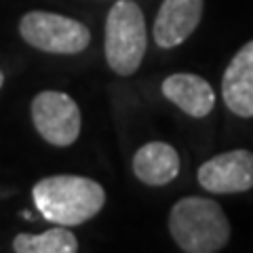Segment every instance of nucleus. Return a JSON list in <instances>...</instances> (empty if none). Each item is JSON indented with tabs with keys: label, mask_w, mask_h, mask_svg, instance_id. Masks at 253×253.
<instances>
[{
	"label": "nucleus",
	"mask_w": 253,
	"mask_h": 253,
	"mask_svg": "<svg viewBox=\"0 0 253 253\" xmlns=\"http://www.w3.org/2000/svg\"><path fill=\"white\" fill-rule=\"evenodd\" d=\"M32 199L44 219L57 226H81L104 209L106 190L91 177L51 175L32 188Z\"/></svg>",
	"instance_id": "nucleus-1"
},
{
	"label": "nucleus",
	"mask_w": 253,
	"mask_h": 253,
	"mask_svg": "<svg viewBox=\"0 0 253 253\" xmlns=\"http://www.w3.org/2000/svg\"><path fill=\"white\" fill-rule=\"evenodd\" d=\"M169 232L186 253H215L230 241V221L215 201L186 196L169 213Z\"/></svg>",
	"instance_id": "nucleus-2"
},
{
	"label": "nucleus",
	"mask_w": 253,
	"mask_h": 253,
	"mask_svg": "<svg viewBox=\"0 0 253 253\" xmlns=\"http://www.w3.org/2000/svg\"><path fill=\"white\" fill-rule=\"evenodd\" d=\"M148 46L146 19L139 4L118 0L106 19V61L118 76L135 74Z\"/></svg>",
	"instance_id": "nucleus-3"
},
{
	"label": "nucleus",
	"mask_w": 253,
	"mask_h": 253,
	"mask_svg": "<svg viewBox=\"0 0 253 253\" xmlns=\"http://www.w3.org/2000/svg\"><path fill=\"white\" fill-rule=\"evenodd\" d=\"M19 34L34 49L53 55L83 53L91 42V32L84 23L49 11L26 13L19 21Z\"/></svg>",
	"instance_id": "nucleus-4"
},
{
	"label": "nucleus",
	"mask_w": 253,
	"mask_h": 253,
	"mask_svg": "<svg viewBox=\"0 0 253 253\" xmlns=\"http://www.w3.org/2000/svg\"><path fill=\"white\" fill-rule=\"evenodd\" d=\"M36 131L51 146H72L81 135V110L68 93L42 91L32 101Z\"/></svg>",
	"instance_id": "nucleus-5"
},
{
	"label": "nucleus",
	"mask_w": 253,
	"mask_h": 253,
	"mask_svg": "<svg viewBox=\"0 0 253 253\" xmlns=\"http://www.w3.org/2000/svg\"><path fill=\"white\" fill-rule=\"evenodd\" d=\"M199 184L213 194H239L253 188V152L228 150L209 158L199 169Z\"/></svg>",
	"instance_id": "nucleus-6"
},
{
	"label": "nucleus",
	"mask_w": 253,
	"mask_h": 253,
	"mask_svg": "<svg viewBox=\"0 0 253 253\" xmlns=\"http://www.w3.org/2000/svg\"><path fill=\"white\" fill-rule=\"evenodd\" d=\"M205 0H163L154 19V42L173 49L186 42L203 19Z\"/></svg>",
	"instance_id": "nucleus-7"
},
{
	"label": "nucleus",
	"mask_w": 253,
	"mask_h": 253,
	"mask_svg": "<svg viewBox=\"0 0 253 253\" xmlns=\"http://www.w3.org/2000/svg\"><path fill=\"white\" fill-rule=\"evenodd\" d=\"M221 97L232 114L253 118V41L228 63L221 78Z\"/></svg>",
	"instance_id": "nucleus-8"
},
{
	"label": "nucleus",
	"mask_w": 253,
	"mask_h": 253,
	"mask_svg": "<svg viewBox=\"0 0 253 253\" xmlns=\"http://www.w3.org/2000/svg\"><path fill=\"white\" fill-rule=\"evenodd\" d=\"M163 95L192 118L209 116L215 108V91L199 74H171L163 81Z\"/></svg>",
	"instance_id": "nucleus-9"
},
{
	"label": "nucleus",
	"mask_w": 253,
	"mask_h": 253,
	"mask_svg": "<svg viewBox=\"0 0 253 253\" xmlns=\"http://www.w3.org/2000/svg\"><path fill=\"white\" fill-rule=\"evenodd\" d=\"M133 173L148 186H165L179 173L177 150L165 141H150L133 156Z\"/></svg>",
	"instance_id": "nucleus-10"
},
{
	"label": "nucleus",
	"mask_w": 253,
	"mask_h": 253,
	"mask_svg": "<svg viewBox=\"0 0 253 253\" xmlns=\"http://www.w3.org/2000/svg\"><path fill=\"white\" fill-rule=\"evenodd\" d=\"M13 251L17 253H76L78 241L68 226L51 228L42 234H17L13 239Z\"/></svg>",
	"instance_id": "nucleus-11"
},
{
	"label": "nucleus",
	"mask_w": 253,
	"mask_h": 253,
	"mask_svg": "<svg viewBox=\"0 0 253 253\" xmlns=\"http://www.w3.org/2000/svg\"><path fill=\"white\" fill-rule=\"evenodd\" d=\"M2 83H4V76H2V72H0V86H2Z\"/></svg>",
	"instance_id": "nucleus-12"
}]
</instances>
